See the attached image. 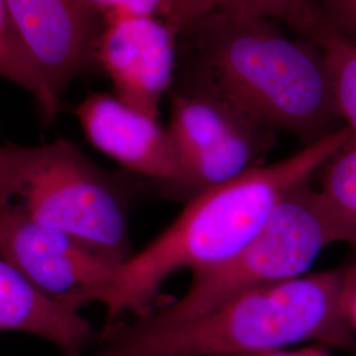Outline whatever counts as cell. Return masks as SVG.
Returning <instances> with one entry per match:
<instances>
[{
  "instance_id": "1",
  "label": "cell",
  "mask_w": 356,
  "mask_h": 356,
  "mask_svg": "<svg viewBox=\"0 0 356 356\" xmlns=\"http://www.w3.org/2000/svg\"><path fill=\"white\" fill-rule=\"evenodd\" d=\"M276 23L218 8L185 28L178 33L189 57L184 83L307 145L346 124L322 51Z\"/></svg>"
},
{
  "instance_id": "2",
  "label": "cell",
  "mask_w": 356,
  "mask_h": 356,
  "mask_svg": "<svg viewBox=\"0 0 356 356\" xmlns=\"http://www.w3.org/2000/svg\"><path fill=\"white\" fill-rule=\"evenodd\" d=\"M351 135L344 126L281 161L256 166L241 177L194 195L164 231L91 289L83 306L106 307L103 327L126 314L140 317L149 313L168 279L179 270L194 273L213 267L236 254L281 200L310 182Z\"/></svg>"
},
{
  "instance_id": "3",
  "label": "cell",
  "mask_w": 356,
  "mask_h": 356,
  "mask_svg": "<svg viewBox=\"0 0 356 356\" xmlns=\"http://www.w3.org/2000/svg\"><path fill=\"white\" fill-rule=\"evenodd\" d=\"M344 268L238 294L198 314L152 313L103 327L90 356H231L313 342L356 356L342 310Z\"/></svg>"
},
{
  "instance_id": "4",
  "label": "cell",
  "mask_w": 356,
  "mask_h": 356,
  "mask_svg": "<svg viewBox=\"0 0 356 356\" xmlns=\"http://www.w3.org/2000/svg\"><path fill=\"white\" fill-rule=\"evenodd\" d=\"M337 243L356 250V220L305 182L281 200L236 254L191 273L182 297L149 313L161 319L185 318L238 294L298 279Z\"/></svg>"
},
{
  "instance_id": "5",
  "label": "cell",
  "mask_w": 356,
  "mask_h": 356,
  "mask_svg": "<svg viewBox=\"0 0 356 356\" xmlns=\"http://www.w3.org/2000/svg\"><path fill=\"white\" fill-rule=\"evenodd\" d=\"M16 195L28 214L111 266L134 254L129 234L132 175L97 165L67 140L15 144Z\"/></svg>"
},
{
  "instance_id": "6",
  "label": "cell",
  "mask_w": 356,
  "mask_h": 356,
  "mask_svg": "<svg viewBox=\"0 0 356 356\" xmlns=\"http://www.w3.org/2000/svg\"><path fill=\"white\" fill-rule=\"evenodd\" d=\"M166 129L184 175L176 197L188 201L263 165L276 139L226 101L185 83L172 92Z\"/></svg>"
},
{
  "instance_id": "7",
  "label": "cell",
  "mask_w": 356,
  "mask_h": 356,
  "mask_svg": "<svg viewBox=\"0 0 356 356\" xmlns=\"http://www.w3.org/2000/svg\"><path fill=\"white\" fill-rule=\"evenodd\" d=\"M0 257L36 291L76 310L116 267L13 201H0Z\"/></svg>"
},
{
  "instance_id": "8",
  "label": "cell",
  "mask_w": 356,
  "mask_h": 356,
  "mask_svg": "<svg viewBox=\"0 0 356 356\" xmlns=\"http://www.w3.org/2000/svg\"><path fill=\"white\" fill-rule=\"evenodd\" d=\"M102 20L95 63L122 102L157 119L175 82L177 32L157 16L113 13Z\"/></svg>"
},
{
  "instance_id": "9",
  "label": "cell",
  "mask_w": 356,
  "mask_h": 356,
  "mask_svg": "<svg viewBox=\"0 0 356 356\" xmlns=\"http://www.w3.org/2000/svg\"><path fill=\"white\" fill-rule=\"evenodd\" d=\"M16 33L61 99L95 63L102 17L83 0H6Z\"/></svg>"
},
{
  "instance_id": "10",
  "label": "cell",
  "mask_w": 356,
  "mask_h": 356,
  "mask_svg": "<svg viewBox=\"0 0 356 356\" xmlns=\"http://www.w3.org/2000/svg\"><path fill=\"white\" fill-rule=\"evenodd\" d=\"M74 115L98 151L124 172L152 181L164 194L176 197L184 181L182 169L168 129L156 118L106 92H90L76 104Z\"/></svg>"
},
{
  "instance_id": "11",
  "label": "cell",
  "mask_w": 356,
  "mask_h": 356,
  "mask_svg": "<svg viewBox=\"0 0 356 356\" xmlns=\"http://www.w3.org/2000/svg\"><path fill=\"white\" fill-rule=\"evenodd\" d=\"M17 331L56 346L63 356H82L92 327L79 310L36 291L0 257V331Z\"/></svg>"
},
{
  "instance_id": "12",
  "label": "cell",
  "mask_w": 356,
  "mask_h": 356,
  "mask_svg": "<svg viewBox=\"0 0 356 356\" xmlns=\"http://www.w3.org/2000/svg\"><path fill=\"white\" fill-rule=\"evenodd\" d=\"M322 51L344 124L356 139V44L327 26L318 11L298 31Z\"/></svg>"
},
{
  "instance_id": "13",
  "label": "cell",
  "mask_w": 356,
  "mask_h": 356,
  "mask_svg": "<svg viewBox=\"0 0 356 356\" xmlns=\"http://www.w3.org/2000/svg\"><path fill=\"white\" fill-rule=\"evenodd\" d=\"M0 78L13 82L35 99L45 124L56 119L61 99L51 89L17 36L6 0H0Z\"/></svg>"
},
{
  "instance_id": "14",
  "label": "cell",
  "mask_w": 356,
  "mask_h": 356,
  "mask_svg": "<svg viewBox=\"0 0 356 356\" xmlns=\"http://www.w3.org/2000/svg\"><path fill=\"white\" fill-rule=\"evenodd\" d=\"M322 169L321 191L356 220V139L353 135Z\"/></svg>"
},
{
  "instance_id": "15",
  "label": "cell",
  "mask_w": 356,
  "mask_h": 356,
  "mask_svg": "<svg viewBox=\"0 0 356 356\" xmlns=\"http://www.w3.org/2000/svg\"><path fill=\"white\" fill-rule=\"evenodd\" d=\"M219 8L282 22L296 31L318 10L317 0H225Z\"/></svg>"
},
{
  "instance_id": "16",
  "label": "cell",
  "mask_w": 356,
  "mask_h": 356,
  "mask_svg": "<svg viewBox=\"0 0 356 356\" xmlns=\"http://www.w3.org/2000/svg\"><path fill=\"white\" fill-rule=\"evenodd\" d=\"M321 19L356 44V0H317Z\"/></svg>"
},
{
  "instance_id": "17",
  "label": "cell",
  "mask_w": 356,
  "mask_h": 356,
  "mask_svg": "<svg viewBox=\"0 0 356 356\" xmlns=\"http://www.w3.org/2000/svg\"><path fill=\"white\" fill-rule=\"evenodd\" d=\"M101 17L113 13L157 16L165 20L168 0H83Z\"/></svg>"
},
{
  "instance_id": "18",
  "label": "cell",
  "mask_w": 356,
  "mask_h": 356,
  "mask_svg": "<svg viewBox=\"0 0 356 356\" xmlns=\"http://www.w3.org/2000/svg\"><path fill=\"white\" fill-rule=\"evenodd\" d=\"M225 0H168L165 22L179 33L206 15L218 10Z\"/></svg>"
},
{
  "instance_id": "19",
  "label": "cell",
  "mask_w": 356,
  "mask_h": 356,
  "mask_svg": "<svg viewBox=\"0 0 356 356\" xmlns=\"http://www.w3.org/2000/svg\"><path fill=\"white\" fill-rule=\"evenodd\" d=\"M16 160L13 143L0 145V201H15Z\"/></svg>"
},
{
  "instance_id": "20",
  "label": "cell",
  "mask_w": 356,
  "mask_h": 356,
  "mask_svg": "<svg viewBox=\"0 0 356 356\" xmlns=\"http://www.w3.org/2000/svg\"><path fill=\"white\" fill-rule=\"evenodd\" d=\"M342 310L348 326L356 334V263L344 268Z\"/></svg>"
},
{
  "instance_id": "21",
  "label": "cell",
  "mask_w": 356,
  "mask_h": 356,
  "mask_svg": "<svg viewBox=\"0 0 356 356\" xmlns=\"http://www.w3.org/2000/svg\"><path fill=\"white\" fill-rule=\"evenodd\" d=\"M329 351L330 348L322 344H310L307 347L297 348V350H291L289 347H286V348H273V350H266V351L231 356H330Z\"/></svg>"
}]
</instances>
